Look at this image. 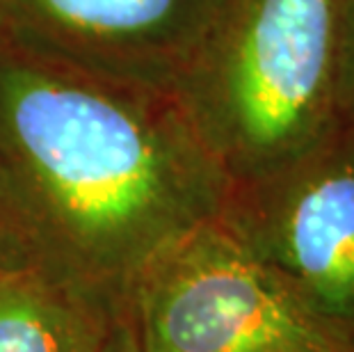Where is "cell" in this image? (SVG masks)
Wrapping results in <instances>:
<instances>
[{
	"mask_svg": "<svg viewBox=\"0 0 354 352\" xmlns=\"http://www.w3.org/2000/svg\"><path fill=\"white\" fill-rule=\"evenodd\" d=\"M233 192L174 96L85 76L0 39V201L21 236L138 272Z\"/></svg>",
	"mask_w": 354,
	"mask_h": 352,
	"instance_id": "obj_1",
	"label": "cell"
},
{
	"mask_svg": "<svg viewBox=\"0 0 354 352\" xmlns=\"http://www.w3.org/2000/svg\"><path fill=\"white\" fill-rule=\"evenodd\" d=\"M345 0H224L174 99L233 188L274 176L341 122Z\"/></svg>",
	"mask_w": 354,
	"mask_h": 352,
	"instance_id": "obj_2",
	"label": "cell"
},
{
	"mask_svg": "<svg viewBox=\"0 0 354 352\" xmlns=\"http://www.w3.org/2000/svg\"><path fill=\"white\" fill-rule=\"evenodd\" d=\"M135 275L140 352H348L222 220Z\"/></svg>",
	"mask_w": 354,
	"mask_h": 352,
	"instance_id": "obj_3",
	"label": "cell"
},
{
	"mask_svg": "<svg viewBox=\"0 0 354 352\" xmlns=\"http://www.w3.org/2000/svg\"><path fill=\"white\" fill-rule=\"evenodd\" d=\"M220 220L354 352V122L274 176L238 185Z\"/></svg>",
	"mask_w": 354,
	"mask_h": 352,
	"instance_id": "obj_4",
	"label": "cell"
},
{
	"mask_svg": "<svg viewBox=\"0 0 354 352\" xmlns=\"http://www.w3.org/2000/svg\"><path fill=\"white\" fill-rule=\"evenodd\" d=\"M224 0H0V39L119 87L174 96Z\"/></svg>",
	"mask_w": 354,
	"mask_h": 352,
	"instance_id": "obj_5",
	"label": "cell"
},
{
	"mask_svg": "<svg viewBox=\"0 0 354 352\" xmlns=\"http://www.w3.org/2000/svg\"><path fill=\"white\" fill-rule=\"evenodd\" d=\"M101 329L89 313L28 279L0 284V352H96Z\"/></svg>",
	"mask_w": 354,
	"mask_h": 352,
	"instance_id": "obj_6",
	"label": "cell"
},
{
	"mask_svg": "<svg viewBox=\"0 0 354 352\" xmlns=\"http://www.w3.org/2000/svg\"><path fill=\"white\" fill-rule=\"evenodd\" d=\"M338 110H341L343 119H350V122H354V0H345V5H343Z\"/></svg>",
	"mask_w": 354,
	"mask_h": 352,
	"instance_id": "obj_7",
	"label": "cell"
},
{
	"mask_svg": "<svg viewBox=\"0 0 354 352\" xmlns=\"http://www.w3.org/2000/svg\"><path fill=\"white\" fill-rule=\"evenodd\" d=\"M24 238L21 236V231L14 227V222H12V217L7 215L5 211V206H3V201H0V245H5V238Z\"/></svg>",
	"mask_w": 354,
	"mask_h": 352,
	"instance_id": "obj_8",
	"label": "cell"
}]
</instances>
